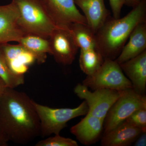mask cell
<instances>
[{
    "instance_id": "9",
    "label": "cell",
    "mask_w": 146,
    "mask_h": 146,
    "mask_svg": "<svg viewBox=\"0 0 146 146\" xmlns=\"http://www.w3.org/2000/svg\"><path fill=\"white\" fill-rule=\"evenodd\" d=\"M53 21L58 27L74 23L86 24V18L77 8L74 0H42Z\"/></svg>"
},
{
    "instance_id": "21",
    "label": "cell",
    "mask_w": 146,
    "mask_h": 146,
    "mask_svg": "<svg viewBox=\"0 0 146 146\" xmlns=\"http://www.w3.org/2000/svg\"><path fill=\"white\" fill-rule=\"evenodd\" d=\"M36 146H78L76 141L71 138H65L60 134L54 135L44 140L39 141L35 145Z\"/></svg>"
},
{
    "instance_id": "1",
    "label": "cell",
    "mask_w": 146,
    "mask_h": 146,
    "mask_svg": "<svg viewBox=\"0 0 146 146\" xmlns=\"http://www.w3.org/2000/svg\"><path fill=\"white\" fill-rule=\"evenodd\" d=\"M0 127L9 141L25 145L40 136V121L27 94L7 87L0 98Z\"/></svg>"
},
{
    "instance_id": "26",
    "label": "cell",
    "mask_w": 146,
    "mask_h": 146,
    "mask_svg": "<svg viewBox=\"0 0 146 146\" xmlns=\"http://www.w3.org/2000/svg\"><path fill=\"white\" fill-rule=\"evenodd\" d=\"M141 0H125V5L129 7H135L141 2Z\"/></svg>"
},
{
    "instance_id": "15",
    "label": "cell",
    "mask_w": 146,
    "mask_h": 146,
    "mask_svg": "<svg viewBox=\"0 0 146 146\" xmlns=\"http://www.w3.org/2000/svg\"><path fill=\"white\" fill-rule=\"evenodd\" d=\"M142 132L141 129L124 121L104 133L101 145L102 146H129L135 142Z\"/></svg>"
},
{
    "instance_id": "5",
    "label": "cell",
    "mask_w": 146,
    "mask_h": 146,
    "mask_svg": "<svg viewBox=\"0 0 146 146\" xmlns=\"http://www.w3.org/2000/svg\"><path fill=\"white\" fill-rule=\"evenodd\" d=\"M82 84L91 90L109 89L123 91L133 89L130 80L123 72L119 64L115 60L105 59L94 74L87 76Z\"/></svg>"
},
{
    "instance_id": "6",
    "label": "cell",
    "mask_w": 146,
    "mask_h": 146,
    "mask_svg": "<svg viewBox=\"0 0 146 146\" xmlns=\"http://www.w3.org/2000/svg\"><path fill=\"white\" fill-rule=\"evenodd\" d=\"M146 108V96L139 94L133 89H128L110 108L104 124V133L108 132L125 121L133 112Z\"/></svg>"
},
{
    "instance_id": "23",
    "label": "cell",
    "mask_w": 146,
    "mask_h": 146,
    "mask_svg": "<svg viewBox=\"0 0 146 146\" xmlns=\"http://www.w3.org/2000/svg\"><path fill=\"white\" fill-rule=\"evenodd\" d=\"M125 0H109L110 5L112 10L113 17L119 18L123 6L125 5Z\"/></svg>"
},
{
    "instance_id": "22",
    "label": "cell",
    "mask_w": 146,
    "mask_h": 146,
    "mask_svg": "<svg viewBox=\"0 0 146 146\" xmlns=\"http://www.w3.org/2000/svg\"><path fill=\"white\" fill-rule=\"evenodd\" d=\"M143 132H146V108H141L133 112L125 121Z\"/></svg>"
},
{
    "instance_id": "17",
    "label": "cell",
    "mask_w": 146,
    "mask_h": 146,
    "mask_svg": "<svg viewBox=\"0 0 146 146\" xmlns=\"http://www.w3.org/2000/svg\"><path fill=\"white\" fill-rule=\"evenodd\" d=\"M18 42L34 56L38 64L45 63L47 54H51L50 42L48 38L36 35L26 34Z\"/></svg>"
},
{
    "instance_id": "4",
    "label": "cell",
    "mask_w": 146,
    "mask_h": 146,
    "mask_svg": "<svg viewBox=\"0 0 146 146\" xmlns=\"http://www.w3.org/2000/svg\"><path fill=\"white\" fill-rule=\"evenodd\" d=\"M33 104L40 121V136L42 137L52 134H60L70 120L88 113L89 108L86 102L75 108H54L39 104L33 100Z\"/></svg>"
},
{
    "instance_id": "25",
    "label": "cell",
    "mask_w": 146,
    "mask_h": 146,
    "mask_svg": "<svg viewBox=\"0 0 146 146\" xmlns=\"http://www.w3.org/2000/svg\"><path fill=\"white\" fill-rule=\"evenodd\" d=\"M9 142L8 138L0 127V146H7Z\"/></svg>"
},
{
    "instance_id": "2",
    "label": "cell",
    "mask_w": 146,
    "mask_h": 146,
    "mask_svg": "<svg viewBox=\"0 0 146 146\" xmlns=\"http://www.w3.org/2000/svg\"><path fill=\"white\" fill-rule=\"evenodd\" d=\"M145 22L146 0H141L123 18L116 19L110 16L96 33L97 50L104 60L116 59L133 29L138 24Z\"/></svg>"
},
{
    "instance_id": "19",
    "label": "cell",
    "mask_w": 146,
    "mask_h": 146,
    "mask_svg": "<svg viewBox=\"0 0 146 146\" xmlns=\"http://www.w3.org/2000/svg\"><path fill=\"white\" fill-rule=\"evenodd\" d=\"M80 50V68L86 76L91 75L99 69L104 59L96 49Z\"/></svg>"
},
{
    "instance_id": "27",
    "label": "cell",
    "mask_w": 146,
    "mask_h": 146,
    "mask_svg": "<svg viewBox=\"0 0 146 146\" xmlns=\"http://www.w3.org/2000/svg\"><path fill=\"white\" fill-rule=\"evenodd\" d=\"M7 87L2 79L0 78V98L3 94Z\"/></svg>"
},
{
    "instance_id": "13",
    "label": "cell",
    "mask_w": 146,
    "mask_h": 146,
    "mask_svg": "<svg viewBox=\"0 0 146 146\" xmlns=\"http://www.w3.org/2000/svg\"><path fill=\"white\" fill-rule=\"evenodd\" d=\"M119 65L123 72L131 82L133 90L138 94L145 95L146 89V50Z\"/></svg>"
},
{
    "instance_id": "10",
    "label": "cell",
    "mask_w": 146,
    "mask_h": 146,
    "mask_svg": "<svg viewBox=\"0 0 146 146\" xmlns=\"http://www.w3.org/2000/svg\"><path fill=\"white\" fill-rule=\"evenodd\" d=\"M18 8L12 1L0 6V45L18 42L25 35L18 25Z\"/></svg>"
},
{
    "instance_id": "14",
    "label": "cell",
    "mask_w": 146,
    "mask_h": 146,
    "mask_svg": "<svg viewBox=\"0 0 146 146\" xmlns=\"http://www.w3.org/2000/svg\"><path fill=\"white\" fill-rule=\"evenodd\" d=\"M74 1L76 5L84 13L87 25L95 34L110 16L104 0H74Z\"/></svg>"
},
{
    "instance_id": "12",
    "label": "cell",
    "mask_w": 146,
    "mask_h": 146,
    "mask_svg": "<svg viewBox=\"0 0 146 146\" xmlns=\"http://www.w3.org/2000/svg\"><path fill=\"white\" fill-rule=\"evenodd\" d=\"M86 115L70 131L81 144L89 146L98 140L104 129V121L89 113Z\"/></svg>"
},
{
    "instance_id": "11",
    "label": "cell",
    "mask_w": 146,
    "mask_h": 146,
    "mask_svg": "<svg viewBox=\"0 0 146 146\" xmlns=\"http://www.w3.org/2000/svg\"><path fill=\"white\" fill-rule=\"evenodd\" d=\"M0 48L11 70L18 75L24 76L36 62L34 56L20 44L6 43L0 45Z\"/></svg>"
},
{
    "instance_id": "18",
    "label": "cell",
    "mask_w": 146,
    "mask_h": 146,
    "mask_svg": "<svg viewBox=\"0 0 146 146\" xmlns=\"http://www.w3.org/2000/svg\"><path fill=\"white\" fill-rule=\"evenodd\" d=\"M69 28L79 48L97 49L96 34L87 25L74 23L70 25Z\"/></svg>"
},
{
    "instance_id": "7",
    "label": "cell",
    "mask_w": 146,
    "mask_h": 146,
    "mask_svg": "<svg viewBox=\"0 0 146 146\" xmlns=\"http://www.w3.org/2000/svg\"><path fill=\"white\" fill-rule=\"evenodd\" d=\"M74 91L77 96L86 102L89 108L88 113L104 121L110 108L123 91L99 89L91 91L85 85L78 83Z\"/></svg>"
},
{
    "instance_id": "8",
    "label": "cell",
    "mask_w": 146,
    "mask_h": 146,
    "mask_svg": "<svg viewBox=\"0 0 146 146\" xmlns=\"http://www.w3.org/2000/svg\"><path fill=\"white\" fill-rule=\"evenodd\" d=\"M51 54L57 63L71 65L75 59L79 48L69 27H58L49 38Z\"/></svg>"
},
{
    "instance_id": "20",
    "label": "cell",
    "mask_w": 146,
    "mask_h": 146,
    "mask_svg": "<svg viewBox=\"0 0 146 146\" xmlns=\"http://www.w3.org/2000/svg\"><path fill=\"white\" fill-rule=\"evenodd\" d=\"M0 78L2 79L8 88L15 89L25 83V76L24 75H16L11 70L1 48Z\"/></svg>"
},
{
    "instance_id": "3",
    "label": "cell",
    "mask_w": 146,
    "mask_h": 146,
    "mask_svg": "<svg viewBox=\"0 0 146 146\" xmlns=\"http://www.w3.org/2000/svg\"><path fill=\"white\" fill-rule=\"evenodd\" d=\"M18 11V24L25 35L49 39L56 25L42 0H12Z\"/></svg>"
},
{
    "instance_id": "16",
    "label": "cell",
    "mask_w": 146,
    "mask_h": 146,
    "mask_svg": "<svg viewBox=\"0 0 146 146\" xmlns=\"http://www.w3.org/2000/svg\"><path fill=\"white\" fill-rule=\"evenodd\" d=\"M115 60L119 64L136 57L146 50V22L137 25Z\"/></svg>"
},
{
    "instance_id": "24",
    "label": "cell",
    "mask_w": 146,
    "mask_h": 146,
    "mask_svg": "<svg viewBox=\"0 0 146 146\" xmlns=\"http://www.w3.org/2000/svg\"><path fill=\"white\" fill-rule=\"evenodd\" d=\"M134 143L135 146H146V132H142Z\"/></svg>"
}]
</instances>
